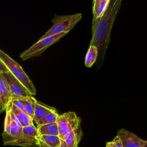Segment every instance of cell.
<instances>
[{
	"label": "cell",
	"instance_id": "cell-12",
	"mask_svg": "<svg viewBox=\"0 0 147 147\" xmlns=\"http://www.w3.org/2000/svg\"><path fill=\"white\" fill-rule=\"evenodd\" d=\"M54 107L48 106L40 102L37 100L34 108L33 121L36 123L40 119H41L47 113L52 110Z\"/></svg>",
	"mask_w": 147,
	"mask_h": 147
},
{
	"label": "cell",
	"instance_id": "cell-22",
	"mask_svg": "<svg viewBox=\"0 0 147 147\" xmlns=\"http://www.w3.org/2000/svg\"><path fill=\"white\" fill-rule=\"evenodd\" d=\"M36 146H37L38 147H49V146L45 144H44V142H42V141H41L39 140H38V141H37V142ZM58 147H60V146H58Z\"/></svg>",
	"mask_w": 147,
	"mask_h": 147
},
{
	"label": "cell",
	"instance_id": "cell-17",
	"mask_svg": "<svg viewBox=\"0 0 147 147\" xmlns=\"http://www.w3.org/2000/svg\"><path fill=\"white\" fill-rule=\"evenodd\" d=\"M38 140L49 147H58L60 145L61 142V140L59 136L40 135Z\"/></svg>",
	"mask_w": 147,
	"mask_h": 147
},
{
	"label": "cell",
	"instance_id": "cell-13",
	"mask_svg": "<svg viewBox=\"0 0 147 147\" xmlns=\"http://www.w3.org/2000/svg\"><path fill=\"white\" fill-rule=\"evenodd\" d=\"M38 132L40 135H53L59 136V129L57 122L37 126Z\"/></svg>",
	"mask_w": 147,
	"mask_h": 147
},
{
	"label": "cell",
	"instance_id": "cell-23",
	"mask_svg": "<svg viewBox=\"0 0 147 147\" xmlns=\"http://www.w3.org/2000/svg\"><path fill=\"white\" fill-rule=\"evenodd\" d=\"M110 0H94L93 5H97L104 2H110Z\"/></svg>",
	"mask_w": 147,
	"mask_h": 147
},
{
	"label": "cell",
	"instance_id": "cell-3",
	"mask_svg": "<svg viewBox=\"0 0 147 147\" xmlns=\"http://www.w3.org/2000/svg\"><path fill=\"white\" fill-rule=\"evenodd\" d=\"M0 59L5 64L9 72H10L32 95H35L36 94V90L33 83L25 72L22 67L1 49Z\"/></svg>",
	"mask_w": 147,
	"mask_h": 147
},
{
	"label": "cell",
	"instance_id": "cell-16",
	"mask_svg": "<svg viewBox=\"0 0 147 147\" xmlns=\"http://www.w3.org/2000/svg\"><path fill=\"white\" fill-rule=\"evenodd\" d=\"M59 116V114L57 112V110L56 109L53 108L52 110L47 113L41 119H40L36 124L37 126H39L42 125L56 122Z\"/></svg>",
	"mask_w": 147,
	"mask_h": 147
},
{
	"label": "cell",
	"instance_id": "cell-26",
	"mask_svg": "<svg viewBox=\"0 0 147 147\" xmlns=\"http://www.w3.org/2000/svg\"><path fill=\"white\" fill-rule=\"evenodd\" d=\"M3 111L2 107V105H1V100H0V113H2Z\"/></svg>",
	"mask_w": 147,
	"mask_h": 147
},
{
	"label": "cell",
	"instance_id": "cell-1",
	"mask_svg": "<svg viewBox=\"0 0 147 147\" xmlns=\"http://www.w3.org/2000/svg\"><path fill=\"white\" fill-rule=\"evenodd\" d=\"M122 0H110L109 6L103 15L93 19L92 38L90 45L96 47L98 51V65L102 63L108 47L113 25L121 6Z\"/></svg>",
	"mask_w": 147,
	"mask_h": 147
},
{
	"label": "cell",
	"instance_id": "cell-24",
	"mask_svg": "<svg viewBox=\"0 0 147 147\" xmlns=\"http://www.w3.org/2000/svg\"><path fill=\"white\" fill-rule=\"evenodd\" d=\"M141 144L142 147H147V141L141 139Z\"/></svg>",
	"mask_w": 147,
	"mask_h": 147
},
{
	"label": "cell",
	"instance_id": "cell-19",
	"mask_svg": "<svg viewBox=\"0 0 147 147\" xmlns=\"http://www.w3.org/2000/svg\"><path fill=\"white\" fill-rule=\"evenodd\" d=\"M106 147H122V145L118 136H117L112 141L106 143Z\"/></svg>",
	"mask_w": 147,
	"mask_h": 147
},
{
	"label": "cell",
	"instance_id": "cell-4",
	"mask_svg": "<svg viewBox=\"0 0 147 147\" xmlns=\"http://www.w3.org/2000/svg\"><path fill=\"white\" fill-rule=\"evenodd\" d=\"M82 17L81 13L67 16L55 15L54 18L52 20V26L40 38H44L63 32L68 33L81 20Z\"/></svg>",
	"mask_w": 147,
	"mask_h": 147
},
{
	"label": "cell",
	"instance_id": "cell-21",
	"mask_svg": "<svg viewBox=\"0 0 147 147\" xmlns=\"http://www.w3.org/2000/svg\"><path fill=\"white\" fill-rule=\"evenodd\" d=\"M7 72H9L7 68L2 61V60L0 59V74H4Z\"/></svg>",
	"mask_w": 147,
	"mask_h": 147
},
{
	"label": "cell",
	"instance_id": "cell-18",
	"mask_svg": "<svg viewBox=\"0 0 147 147\" xmlns=\"http://www.w3.org/2000/svg\"><path fill=\"white\" fill-rule=\"evenodd\" d=\"M23 135L28 136L36 139H38L40 137V133L38 132L37 127L34 125L24 126L22 128Z\"/></svg>",
	"mask_w": 147,
	"mask_h": 147
},
{
	"label": "cell",
	"instance_id": "cell-9",
	"mask_svg": "<svg viewBox=\"0 0 147 147\" xmlns=\"http://www.w3.org/2000/svg\"><path fill=\"white\" fill-rule=\"evenodd\" d=\"M12 99V96L7 82L3 74H0V100L3 111H6Z\"/></svg>",
	"mask_w": 147,
	"mask_h": 147
},
{
	"label": "cell",
	"instance_id": "cell-14",
	"mask_svg": "<svg viewBox=\"0 0 147 147\" xmlns=\"http://www.w3.org/2000/svg\"><path fill=\"white\" fill-rule=\"evenodd\" d=\"M18 99L21 100V101L23 103L25 113L33 118L34 116V108L37 100L32 96L24 97Z\"/></svg>",
	"mask_w": 147,
	"mask_h": 147
},
{
	"label": "cell",
	"instance_id": "cell-11",
	"mask_svg": "<svg viewBox=\"0 0 147 147\" xmlns=\"http://www.w3.org/2000/svg\"><path fill=\"white\" fill-rule=\"evenodd\" d=\"M82 137L80 125L71 131L64 140L67 147H76L78 145Z\"/></svg>",
	"mask_w": 147,
	"mask_h": 147
},
{
	"label": "cell",
	"instance_id": "cell-6",
	"mask_svg": "<svg viewBox=\"0 0 147 147\" xmlns=\"http://www.w3.org/2000/svg\"><path fill=\"white\" fill-rule=\"evenodd\" d=\"M80 118L73 111H68L59 115L56 121L59 129V137L61 140L78 126L80 125Z\"/></svg>",
	"mask_w": 147,
	"mask_h": 147
},
{
	"label": "cell",
	"instance_id": "cell-5",
	"mask_svg": "<svg viewBox=\"0 0 147 147\" xmlns=\"http://www.w3.org/2000/svg\"><path fill=\"white\" fill-rule=\"evenodd\" d=\"M68 33L63 32L51 36L44 38H40L37 42L34 43L29 48L27 49L20 54V58L25 61L30 58L39 56L47 48L58 41L61 37Z\"/></svg>",
	"mask_w": 147,
	"mask_h": 147
},
{
	"label": "cell",
	"instance_id": "cell-8",
	"mask_svg": "<svg viewBox=\"0 0 147 147\" xmlns=\"http://www.w3.org/2000/svg\"><path fill=\"white\" fill-rule=\"evenodd\" d=\"M117 136H118L122 147H142L141 138L128 130L124 129H119Z\"/></svg>",
	"mask_w": 147,
	"mask_h": 147
},
{
	"label": "cell",
	"instance_id": "cell-15",
	"mask_svg": "<svg viewBox=\"0 0 147 147\" xmlns=\"http://www.w3.org/2000/svg\"><path fill=\"white\" fill-rule=\"evenodd\" d=\"M98 51L96 47L94 45H90L88 51L86 53L84 65L86 67L90 68L95 63L96 59H98Z\"/></svg>",
	"mask_w": 147,
	"mask_h": 147
},
{
	"label": "cell",
	"instance_id": "cell-25",
	"mask_svg": "<svg viewBox=\"0 0 147 147\" xmlns=\"http://www.w3.org/2000/svg\"><path fill=\"white\" fill-rule=\"evenodd\" d=\"M60 147H67V145H65V144L64 140H61V142Z\"/></svg>",
	"mask_w": 147,
	"mask_h": 147
},
{
	"label": "cell",
	"instance_id": "cell-7",
	"mask_svg": "<svg viewBox=\"0 0 147 147\" xmlns=\"http://www.w3.org/2000/svg\"><path fill=\"white\" fill-rule=\"evenodd\" d=\"M9 86L12 99H20L33 96L30 92L10 73L3 74Z\"/></svg>",
	"mask_w": 147,
	"mask_h": 147
},
{
	"label": "cell",
	"instance_id": "cell-10",
	"mask_svg": "<svg viewBox=\"0 0 147 147\" xmlns=\"http://www.w3.org/2000/svg\"><path fill=\"white\" fill-rule=\"evenodd\" d=\"M9 105L12 112L13 113L18 121L20 122L21 125L22 126V127L34 125L33 118L30 117L27 113L17 107L11 102Z\"/></svg>",
	"mask_w": 147,
	"mask_h": 147
},
{
	"label": "cell",
	"instance_id": "cell-20",
	"mask_svg": "<svg viewBox=\"0 0 147 147\" xmlns=\"http://www.w3.org/2000/svg\"><path fill=\"white\" fill-rule=\"evenodd\" d=\"M11 103L12 104H13L14 105H15L17 107H18V109L21 110L22 111H25V109H24V105L22 103V102L21 101V100L18 99H12L11 101Z\"/></svg>",
	"mask_w": 147,
	"mask_h": 147
},
{
	"label": "cell",
	"instance_id": "cell-2",
	"mask_svg": "<svg viewBox=\"0 0 147 147\" xmlns=\"http://www.w3.org/2000/svg\"><path fill=\"white\" fill-rule=\"evenodd\" d=\"M22 128V126L8 105L6 110L4 130L2 135L3 144L22 147H34L36 146L38 139L23 135Z\"/></svg>",
	"mask_w": 147,
	"mask_h": 147
}]
</instances>
